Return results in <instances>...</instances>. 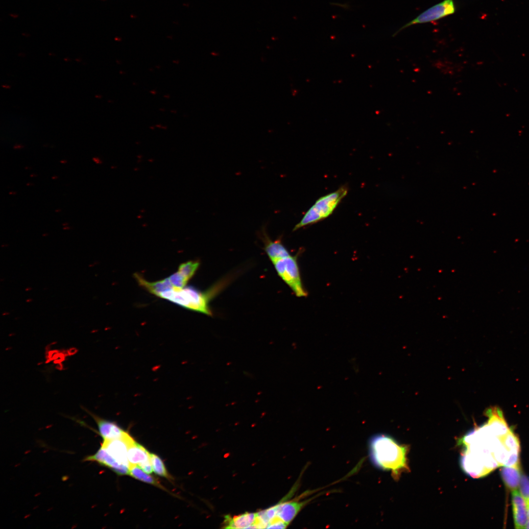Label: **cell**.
<instances>
[{
  "label": "cell",
  "mask_w": 529,
  "mask_h": 529,
  "mask_svg": "<svg viewBox=\"0 0 529 529\" xmlns=\"http://www.w3.org/2000/svg\"><path fill=\"white\" fill-rule=\"evenodd\" d=\"M512 503L515 528H526L528 521V506L517 489L512 491Z\"/></svg>",
  "instance_id": "cell-9"
},
{
  "label": "cell",
  "mask_w": 529,
  "mask_h": 529,
  "mask_svg": "<svg viewBox=\"0 0 529 529\" xmlns=\"http://www.w3.org/2000/svg\"><path fill=\"white\" fill-rule=\"evenodd\" d=\"M261 235L265 244L264 250L272 262L290 256L288 250L280 240L272 241L270 239L266 233L265 227L262 229Z\"/></svg>",
  "instance_id": "cell-12"
},
{
  "label": "cell",
  "mask_w": 529,
  "mask_h": 529,
  "mask_svg": "<svg viewBox=\"0 0 529 529\" xmlns=\"http://www.w3.org/2000/svg\"><path fill=\"white\" fill-rule=\"evenodd\" d=\"M83 461L96 462L119 475H129V467L119 463L101 446L95 454L85 457Z\"/></svg>",
  "instance_id": "cell-7"
},
{
  "label": "cell",
  "mask_w": 529,
  "mask_h": 529,
  "mask_svg": "<svg viewBox=\"0 0 529 529\" xmlns=\"http://www.w3.org/2000/svg\"><path fill=\"white\" fill-rule=\"evenodd\" d=\"M130 436L129 433L122 439L109 441L103 440L100 446L104 448L108 453L119 463L129 467L130 464L128 459L127 439Z\"/></svg>",
  "instance_id": "cell-8"
},
{
  "label": "cell",
  "mask_w": 529,
  "mask_h": 529,
  "mask_svg": "<svg viewBox=\"0 0 529 529\" xmlns=\"http://www.w3.org/2000/svg\"><path fill=\"white\" fill-rule=\"evenodd\" d=\"M212 292H202L190 286L183 288L173 287L157 296L169 300L186 309L211 315L208 303Z\"/></svg>",
  "instance_id": "cell-2"
},
{
  "label": "cell",
  "mask_w": 529,
  "mask_h": 529,
  "mask_svg": "<svg viewBox=\"0 0 529 529\" xmlns=\"http://www.w3.org/2000/svg\"><path fill=\"white\" fill-rule=\"evenodd\" d=\"M168 278L173 287L177 288L185 287L189 281L178 271L171 275Z\"/></svg>",
  "instance_id": "cell-20"
},
{
  "label": "cell",
  "mask_w": 529,
  "mask_h": 529,
  "mask_svg": "<svg viewBox=\"0 0 529 529\" xmlns=\"http://www.w3.org/2000/svg\"><path fill=\"white\" fill-rule=\"evenodd\" d=\"M9 314H10V313L7 312H4L2 313V315H8Z\"/></svg>",
  "instance_id": "cell-25"
},
{
  "label": "cell",
  "mask_w": 529,
  "mask_h": 529,
  "mask_svg": "<svg viewBox=\"0 0 529 529\" xmlns=\"http://www.w3.org/2000/svg\"><path fill=\"white\" fill-rule=\"evenodd\" d=\"M48 289V288H44V290H45V289Z\"/></svg>",
  "instance_id": "cell-31"
},
{
  "label": "cell",
  "mask_w": 529,
  "mask_h": 529,
  "mask_svg": "<svg viewBox=\"0 0 529 529\" xmlns=\"http://www.w3.org/2000/svg\"><path fill=\"white\" fill-rule=\"evenodd\" d=\"M278 275L298 297H304V289L300 278L296 258L289 256L272 261Z\"/></svg>",
  "instance_id": "cell-4"
},
{
  "label": "cell",
  "mask_w": 529,
  "mask_h": 529,
  "mask_svg": "<svg viewBox=\"0 0 529 529\" xmlns=\"http://www.w3.org/2000/svg\"><path fill=\"white\" fill-rule=\"evenodd\" d=\"M94 265H95L94 264H89L88 265V266L90 267H93Z\"/></svg>",
  "instance_id": "cell-27"
},
{
  "label": "cell",
  "mask_w": 529,
  "mask_h": 529,
  "mask_svg": "<svg viewBox=\"0 0 529 529\" xmlns=\"http://www.w3.org/2000/svg\"><path fill=\"white\" fill-rule=\"evenodd\" d=\"M32 289V288L29 287H27L25 289V291H28L31 290Z\"/></svg>",
  "instance_id": "cell-23"
},
{
  "label": "cell",
  "mask_w": 529,
  "mask_h": 529,
  "mask_svg": "<svg viewBox=\"0 0 529 529\" xmlns=\"http://www.w3.org/2000/svg\"><path fill=\"white\" fill-rule=\"evenodd\" d=\"M257 513H245L231 518L225 517V528L228 529H249L256 521Z\"/></svg>",
  "instance_id": "cell-13"
},
{
  "label": "cell",
  "mask_w": 529,
  "mask_h": 529,
  "mask_svg": "<svg viewBox=\"0 0 529 529\" xmlns=\"http://www.w3.org/2000/svg\"><path fill=\"white\" fill-rule=\"evenodd\" d=\"M519 452H509L503 465L509 467L520 466Z\"/></svg>",
  "instance_id": "cell-21"
},
{
  "label": "cell",
  "mask_w": 529,
  "mask_h": 529,
  "mask_svg": "<svg viewBox=\"0 0 529 529\" xmlns=\"http://www.w3.org/2000/svg\"><path fill=\"white\" fill-rule=\"evenodd\" d=\"M528 521L526 528L529 529V507L528 508Z\"/></svg>",
  "instance_id": "cell-22"
},
{
  "label": "cell",
  "mask_w": 529,
  "mask_h": 529,
  "mask_svg": "<svg viewBox=\"0 0 529 529\" xmlns=\"http://www.w3.org/2000/svg\"><path fill=\"white\" fill-rule=\"evenodd\" d=\"M348 191L347 186L343 185L337 191L320 197L307 211L293 231L315 223L330 216L346 195Z\"/></svg>",
  "instance_id": "cell-3"
},
{
  "label": "cell",
  "mask_w": 529,
  "mask_h": 529,
  "mask_svg": "<svg viewBox=\"0 0 529 529\" xmlns=\"http://www.w3.org/2000/svg\"><path fill=\"white\" fill-rule=\"evenodd\" d=\"M501 475L505 486L509 490H517L519 487L521 477L520 467L504 466Z\"/></svg>",
  "instance_id": "cell-14"
},
{
  "label": "cell",
  "mask_w": 529,
  "mask_h": 529,
  "mask_svg": "<svg viewBox=\"0 0 529 529\" xmlns=\"http://www.w3.org/2000/svg\"><path fill=\"white\" fill-rule=\"evenodd\" d=\"M150 459L152 470L156 475L167 479L170 478L163 461L159 456L150 453Z\"/></svg>",
  "instance_id": "cell-17"
},
{
  "label": "cell",
  "mask_w": 529,
  "mask_h": 529,
  "mask_svg": "<svg viewBox=\"0 0 529 529\" xmlns=\"http://www.w3.org/2000/svg\"><path fill=\"white\" fill-rule=\"evenodd\" d=\"M8 245H8V244H2L1 245V247H7V246H8Z\"/></svg>",
  "instance_id": "cell-26"
},
{
  "label": "cell",
  "mask_w": 529,
  "mask_h": 529,
  "mask_svg": "<svg viewBox=\"0 0 529 529\" xmlns=\"http://www.w3.org/2000/svg\"><path fill=\"white\" fill-rule=\"evenodd\" d=\"M3 280H4V279H2V278H1V279H0V281H1V282H2V281Z\"/></svg>",
  "instance_id": "cell-30"
},
{
  "label": "cell",
  "mask_w": 529,
  "mask_h": 529,
  "mask_svg": "<svg viewBox=\"0 0 529 529\" xmlns=\"http://www.w3.org/2000/svg\"><path fill=\"white\" fill-rule=\"evenodd\" d=\"M32 301H33V299H31V298H27L25 300V301L26 302H27V303L31 302Z\"/></svg>",
  "instance_id": "cell-24"
},
{
  "label": "cell",
  "mask_w": 529,
  "mask_h": 529,
  "mask_svg": "<svg viewBox=\"0 0 529 529\" xmlns=\"http://www.w3.org/2000/svg\"><path fill=\"white\" fill-rule=\"evenodd\" d=\"M502 444L508 452H519L520 442L517 436L510 430L504 436L499 438Z\"/></svg>",
  "instance_id": "cell-16"
},
{
  "label": "cell",
  "mask_w": 529,
  "mask_h": 529,
  "mask_svg": "<svg viewBox=\"0 0 529 529\" xmlns=\"http://www.w3.org/2000/svg\"><path fill=\"white\" fill-rule=\"evenodd\" d=\"M311 500L301 501L294 500L280 503L275 505L276 516L289 525L302 508Z\"/></svg>",
  "instance_id": "cell-10"
},
{
  "label": "cell",
  "mask_w": 529,
  "mask_h": 529,
  "mask_svg": "<svg viewBox=\"0 0 529 529\" xmlns=\"http://www.w3.org/2000/svg\"><path fill=\"white\" fill-rule=\"evenodd\" d=\"M48 235V234H47V233L43 234V236H47Z\"/></svg>",
  "instance_id": "cell-29"
},
{
  "label": "cell",
  "mask_w": 529,
  "mask_h": 529,
  "mask_svg": "<svg viewBox=\"0 0 529 529\" xmlns=\"http://www.w3.org/2000/svg\"><path fill=\"white\" fill-rule=\"evenodd\" d=\"M85 410L96 422L98 428V433L103 441L122 439L129 434L128 432L123 429L115 422L105 419L90 411Z\"/></svg>",
  "instance_id": "cell-6"
},
{
  "label": "cell",
  "mask_w": 529,
  "mask_h": 529,
  "mask_svg": "<svg viewBox=\"0 0 529 529\" xmlns=\"http://www.w3.org/2000/svg\"><path fill=\"white\" fill-rule=\"evenodd\" d=\"M199 265L198 261H188L179 265L178 272L189 281L194 274Z\"/></svg>",
  "instance_id": "cell-18"
},
{
  "label": "cell",
  "mask_w": 529,
  "mask_h": 529,
  "mask_svg": "<svg viewBox=\"0 0 529 529\" xmlns=\"http://www.w3.org/2000/svg\"><path fill=\"white\" fill-rule=\"evenodd\" d=\"M129 469V475L133 478L160 488L165 489L157 479L144 471L138 465L130 464Z\"/></svg>",
  "instance_id": "cell-15"
},
{
  "label": "cell",
  "mask_w": 529,
  "mask_h": 529,
  "mask_svg": "<svg viewBox=\"0 0 529 529\" xmlns=\"http://www.w3.org/2000/svg\"><path fill=\"white\" fill-rule=\"evenodd\" d=\"M369 456L373 463L384 470L391 471L395 479L409 470L408 447L401 445L385 434L373 436L369 445Z\"/></svg>",
  "instance_id": "cell-1"
},
{
  "label": "cell",
  "mask_w": 529,
  "mask_h": 529,
  "mask_svg": "<svg viewBox=\"0 0 529 529\" xmlns=\"http://www.w3.org/2000/svg\"><path fill=\"white\" fill-rule=\"evenodd\" d=\"M519 487L520 492L525 500L528 508L529 507V480L524 475H521Z\"/></svg>",
  "instance_id": "cell-19"
},
{
  "label": "cell",
  "mask_w": 529,
  "mask_h": 529,
  "mask_svg": "<svg viewBox=\"0 0 529 529\" xmlns=\"http://www.w3.org/2000/svg\"><path fill=\"white\" fill-rule=\"evenodd\" d=\"M63 229L64 230H68V229H70V228L69 227H64Z\"/></svg>",
  "instance_id": "cell-28"
},
{
  "label": "cell",
  "mask_w": 529,
  "mask_h": 529,
  "mask_svg": "<svg viewBox=\"0 0 529 529\" xmlns=\"http://www.w3.org/2000/svg\"><path fill=\"white\" fill-rule=\"evenodd\" d=\"M456 7L454 0H444L424 11L412 21L405 24L393 36L409 26L432 22L454 14Z\"/></svg>",
  "instance_id": "cell-5"
},
{
  "label": "cell",
  "mask_w": 529,
  "mask_h": 529,
  "mask_svg": "<svg viewBox=\"0 0 529 529\" xmlns=\"http://www.w3.org/2000/svg\"><path fill=\"white\" fill-rule=\"evenodd\" d=\"M128 459L130 464L137 465L141 468L151 464L150 453L132 437L127 441Z\"/></svg>",
  "instance_id": "cell-11"
},
{
  "label": "cell",
  "mask_w": 529,
  "mask_h": 529,
  "mask_svg": "<svg viewBox=\"0 0 529 529\" xmlns=\"http://www.w3.org/2000/svg\"></svg>",
  "instance_id": "cell-32"
}]
</instances>
